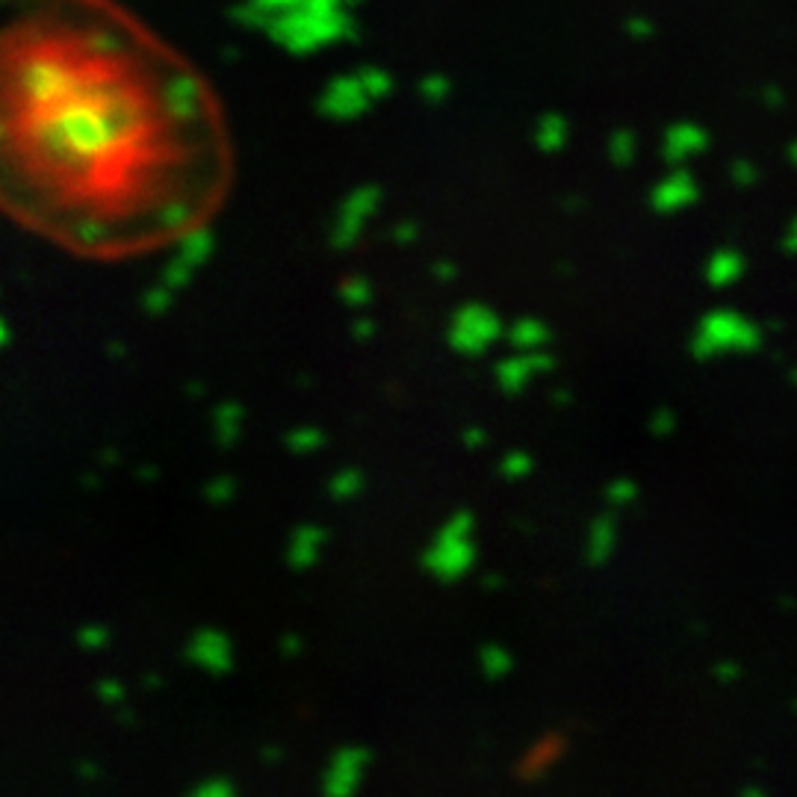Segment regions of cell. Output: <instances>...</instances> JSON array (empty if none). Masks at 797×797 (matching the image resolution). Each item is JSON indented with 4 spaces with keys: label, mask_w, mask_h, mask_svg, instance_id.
Instances as JSON below:
<instances>
[{
    "label": "cell",
    "mask_w": 797,
    "mask_h": 797,
    "mask_svg": "<svg viewBox=\"0 0 797 797\" xmlns=\"http://www.w3.org/2000/svg\"><path fill=\"white\" fill-rule=\"evenodd\" d=\"M472 515L470 511H455L438 531L431 549L422 556V567L435 574L440 582H455L458 576L470 570L476 549L470 544Z\"/></svg>",
    "instance_id": "cell-1"
},
{
    "label": "cell",
    "mask_w": 797,
    "mask_h": 797,
    "mask_svg": "<svg viewBox=\"0 0 797 797\" xmlns=\"http://www.w3.org/2000/svg\"><path fill=\"white\" fill-rule=\"evenodd\" d=\"M499 335H502V326H499L497 313L479 301L461 305L449 322V346L461 355H481Z\"/></svg>",
    "instance_id": "cell-2"
},
{
    "label": "cell",
    "mask_w": 797,
    "mask_h": 797,
    "mask_svg": "<svg viewBox=\"0 0 797 797\" xmlns=\"http://www.w3.org/2000/svg\"><path fill=\"white\" fill-rule=\"evenodd\" d=\"M376 205H378L376 187L355 189L352 196L343 201L335 228H331V249H337V251L352 249L355 240L360 237V228H363V222H367L369 216H372Z\"/></svg>",
    "instance_id": "cell-3"
},
{
    "label": "cell",
    "mask_w": 797,
    "mask_h": 797,
    "mask_svg": "<svg viewBox=\"0 0 797 797\" xmlns=\"http://www.w3.org/2000/svg\"><path fill=\"white\" fill-rule=\"evenodd\" d=\"M369 754L363 747H340L331 763H328L326 774H322V791L328 797H346L358 789L360 771L367 765Z\"/></svg>",
    "instance_id": "cell-4"
},
{
    "label": "cell",
    "mask_w": 797,
    "mask_h": 797,
    "mask_svg": "<svg viewBox=\"0 0 797 797\" xmlns=\"http://www.w3.org/2000/svg\"><path fill=\"white\" fill-rule=\"evenodd\" d=\"M187 661L213 677H222L231 670V644L219 629H198L187 644Z\"/></svg>",
    "instance_id": "cell-5"
},
{
    "label": "cell",
    "mask_w": 797,
    "mask_h": 797,
    "mask_svg": "<svg viewBox=\"0 0 797 797\" xmlns=\"http://www.w3.org/2000/svg\"><path fill=\"white\" fill-rule=\"evenodd\" d=\"M322 540H326V531L319 529V526H299V529L292 531L290 547H287V565H290L292 570H308V567L317 561Z\"/></svg>",
    "instance_id": "cell-6"
},
{
    "label": "cell",
    "mask_w": 797,
    "mask_h": 797,
    "mask_svg": "<svg viewBox=\"0 0 797 797\" xmlns=\"http://www.w3.org/2000/svg\"><path fill=\"white\" fill-rule=\"evenodd\" d=\"M367 103V89L358 87V83H337L331 92H328L322 110L326 116H335V119H352L363 110Z\"/></svg>",
    "instance_id": "cell-7"
},
{
    "label": "cell",
    "mask_w": 797,
    "mask_h": 797,
    "mask_svg": "<svg viewBox=\"0 0 797 797\" xmlns=\"http://www.w3.org/2000/svg\"><path fill=\"white\" fill-rule=\"evenodd\" d=\"M494 376H497V385L502 387V393L517 396L535 372H531L526 352H520V355H508V358L499 360L497 369H494Z\"/></svg>",
    "instance_id": "cell-8"
},
{
    "label": "cell",
    "mask_w": 797,
    "mask_h": 797,
    "mask_svg": "<svg viewBox=\"0 0 797 797\" xmlns=\"http://www.w3.org/2000/svg\"><path fill=\"white\" fill-rule=\"evenodd\" d=\"M611 547H615V517L600 515L588 531V547H585L588 565H602L609 558Z\"/></svg>",
    "instance_id": "cell-9"
},
{
    "label": "cell",
    "mask_w": 797,
    "mask_h": 797,
    "mask_svg": "<svg viewBox=\"0 0 797 797\" xmlns=\"http://www.w3.org/2000/svg\"><path fill=\"white\" fill-rule=\"evenodd\" d=\"M213 435L216 444L222 449H231L240 438V405L237 402H219L213 411Z\"/></svg>",
    "instance_id": "cell-10"
},
{
    "label": "cell",
    "mask_w": 797,
    "mask_h": 797,
    "mask_svg": "<svg viewBox=\"0 0 797 797\" xmlns=\"http://www.w3.org/2000/svg\"><path fill=\"white\" fill-rule=\"evenodd\" d=\"M508 340H511L515 349L529 352V349H540V346L547 343L549 328L544 326V322H538V319H517L515 326L508 328Z\"/></svg>",
    "instance_id": "cell-11"
},
{
    "label": "cell",
    "mask_w": 797,
    "mask_h": 797,
    "mask_svg": "<svg viewBox=\"0 0 797 797\" xmlns=\"http://www.w3.org/2000/svg\"><path fill=\"white\" fill-rule=\"evenodd\" d=\"M207 255H210V233H207V228H189V231H183L178 246V258L187 260L189 266H198L205 263Z\"/></svg>",
    "instance_id": "cell-12"
},
{
    "label": "cell",
    "mask_w": 797,
    "mask_h": 797,
    "mask_svg": "<svg viewBox=\"0 0 797 797\" xmlns=\"http://www.w3.org/2000/svg\"><path fill=\"white\" fill-rule=\"evenodd\" d=\"M479 661H481V670H485V677L488 679H502L508 670H511V656H508L502 647H497V644L481 647Z\"/></svg>",
    "instance_id": "cell-13"
},
{
    "label": "cell",
    "mask_w": 797,
    "mask_h": 797,
    "mask_svg": "<svg viewBox=\"0 0 797 797\" xmlns=\"http://www.w3.org/2000/svg\"><path fill=\"white\" fill-rule=\"evenodd\" d=\"M71 240L83 249H98L107 242V228L98 219H80V222L71 225Z\"/></svg>",
    "instance_id": "cell-14"
},
{
    "label": "cell",
    "mask_w": 797,
    "mask_h": 797,
    "mask_svg": "<svg viewBox=\"0 0 797 797\" xmlns=\"http://www.w3.org/2000/svg\"><path fill=\"white\" fill-rule=\"evenodd\" d=\"M326 444V438H322V431L313 429V426H299V429H292L287 438H283V446L290 449V452H313V449H319V446Z\"/></svg>",
    "instance_id": "cell-15"
},
{
    "label": "cell",
    "mask_w": 797,
    "mask_h": 797,
    "mask_svg": "<svg viewBox=\"0 0 797 797\" xmlns=\"http://www.w3.org/2000/svg\"><path fill=\"white\" fill-rule=\"evenodd\" d=\"M358 490H360V472L352 470V467H346V470H340L335 479L328 481V497L331 499H352Z\"/></svg>",
    "instance_id": "cell-16"
},
{
    "label": "cell",
    "mask_w": 797,
    "mask_h": 797,
    "mask_svg": "<svg viewBox=\"0 0 797 797\" xmlns=\"http://www.w3.org/2000/svg\"><path fill=\"white\" fill-rule=\"evenodd\" d=\"M340 299H343V305H349V308H363V305L369 301L367 278H360V275H349V278L340 283Z\"/></svg>",
    "instance_id": "cell-17"
},
{
    "label": "cell",
    "mask_w": 797,
    "mask_h": 797,
    "mask_svg": "<svg viewBox=\"0 0 797 797\" xmlns=\"http://www.w3.org/2000/svg\"><path fill=\"white\" fill-rule=\"evenodd\" d=\"M192 269H196V266H189L187 260L175 255V258L163 266V272H160V281H163L166 287H169V290L187 287L189 278H192Z\"/></svg>",
    "instance_id": "cell-18"
},
{
    "label": "cell",
    "mask_w": 797,
    "mask_h": 797,
    "mask_svg": "<svg viewBox=\"0 0 797 797\" xmlns=\"http://www.w3.org/2000/svg\"><path fill=\"white\" fill-rule=\"evenodd\" d=\"M169 305H172V290H169L163 281L155 283L151 290L142 292V310H146V313H151V317H160V313H166V310H169Z\"/></svg>",
    "instance_id": "cell-19"
},
{
    "label": "cell",
    "mask_w": 797,
    "mask_h": 797,
    "mask_svg": "<svg viewBox=\"0 0 797 797\" xmlns=\"http://www.w3.org/2000/svg\"><path fill=\"white\" fill-rule=\"evenodd\" d=\"M157 222L163 225L166 231L183 228V225L189 222V205L187 201H166V205L157 210Z\"/></svg>",
    "instance_id": "cell-20"
},
{
    "label": "cell",
    "mask_w": 797,
    "mask_h": 797,
    "mask_svg": "<svg viewBox=\"0 0 797 797\" xmlns=\"http://www.w3.org/2000/svg\"><path fill=\"white\" fill-rule=\"evenodd\" d=\"M561 137H565V124L556 119V116H549V119L540 121L538 128V146L547 148V151H556L561 146Z\"/></svg>",
    "instance_id": "cell-21"
},
{
    "label": "cell",
    "mask_w": 797,
    "mask_h": 797,
    "mask_svg": "<svg viewBox=\"0 0 797 797\" xmlns=\"http://www.w3.org/2000/svg\"><path fill=\"white\" fill-rule=\"evenodd\" d=\"M531 470V458L526 452H508L506 458H502V464H499V472L506 476V479H524V476H529Z\"/></svg>",
    "instance_id": "cell-22"
},
{
    "label": "cell",
    "mask_w": 797,
    "mask_h": 797,
    "mask_svg": "<svg viewBox=\"0 0 797 797\" xmlns=\"http://www.w3.org/2000/svg\"><path fill=\"white\" fill-rule=\"evenodd\" d=\"M192 797H231L233 795V786L225 777H205L201 783H196L192 789H189Z\"/></svg>",
    "instance_id": "cell-23"
},
{
    "label": "cell",
    "mask_w": 797,
    "mask_h": 797,
    "mask_svg": "<svg viewBox=\"0 0 797 797\" xmlns=\"http://www.w3.org/2000/svg\"><path fill=\"white\" fill-rule=\"evenodd\" d=\"M237 494V485H233L231 476H216L213 481H207L205 485V499L207 502H228V499Z\"/></svg>",
    "instance_id": "cell-24"
},
{
    "label": "cell",
    "mask_w": 797,
    "mask_h": 797,
    "mask_svg": "<svg viewBox=\"0 0 797 797\" xmlns=\"http://www.w3.org/2000/svg\"><path fill=\"white\" fill-rule=\"evenodd\" d=\"M78 644L83 650H101L103 644H107V629L98 624H87L78 629Z\"/></svg>",
    "instance_id": "cell-25"
},
{
    "label": "cell",
    "mask_w": 797,
    "mask_h": 797,
    "mask_svg": "<svg viewBox=\"0 0 797 797\" xmlns=\"http://www.w3.org/2000/svg\"><path fill=\"white\" fill-rule=\"evenodd\" d=\"M94 691L101 697V704L107 706H121V697H124V688H121L119 679H101Z\"/></svg>",
    "instance_id": "cell-26"
},
{
    "label": "cell",
    "mask_w": 797,
    "mask_h": 797,
    "mask_svg": "<svg viewBox=\"0 0 797 797\" xmlns=\"http://www.w3.org/2000/svg\"><path fill=\"white\" fill-rule=\"evenodd\" d=\"M635 494H638V488H635V481H629V479H618L609 485V499L615 502V506H624V502H629Z\"/></svg>",
    "instance_id": "cell-27"
},
{
    "label": "cell",
    "mask_w": 797,
    "mask_h": 797,
    "mask_svg": "<svg viewBox=\"0 0 797 797\" xmlns=\"http://www.w3.org/2000/svg\"><path fill=\"white\" fill-rule=\"evenodd\" d=\"M526 358H529V367L535 376H538V372H549V369L556 367L552 355H547L544 349H529V352H526Z\"/></svg>",
    "instance_id": "cell-28"
},
{
    "label": "cell",
    "mask_w": 797,
    "mask_h": 797,
    "mask_svg": "<svg viewBox=\"0 0 797 797\" xmlns=\"http://www.w3.org/2000/svg\"><path fill=\"white\" fill-rule=\"evenodd\" d=\"M278 650H281L283 659H292V656H299V650H301L299 635L283 632V635H281V641H278Z\"/></svg>",
    "instance_id": "cell-29"
},
{
    "label": "cell",
    "mask_w": 797,
    "mask_h": 797,
    "mask_svg": "<svg viewBox=\"0 0 797 797\" xmlns=\"http://www.w3.org/2000/svg\"><path fill=\"white\" fill-rule=\"evenodd\" d=\"M372 335H376V326H372L369 319H355V322H352V337H355V340H369Z\"/></svg>",
    "instance_id": "cell-30"
},
{
    "label": "cell",
    "mask_w": 797,
    "mask_h": 797,
    "mask_svg": "<svg viewBox=\"0 0 797 797\" xmlns=\"http://www.w3.org/2000/svg\"><path fill=\"white\" fill-rule=\"evenodd\" d=\"M414 237H417V225L402 222V225H396V228H393V240L396 242H411Z\"/></svg>",
    "instance_id": "cell-31"
},
{
    "label": "cell",
    "mask_w": 797,
    "mask_h": 797,
    "mask_svg": "<svg viewBox=\"0 0 797 797\" xmlns=\"http://www.w3.org/2000/svg\"><path fill=\"white\" fill-rule=\"evenodd\" d=\"M485 440H488V438H485V431H481V429H467V431H464V446H467V449H479V446H485Z\"/></svg>",
    "instance_id": "cell-32"
},
{
    "label": "cell",
    "mask_w": 797,
    "mask_h": 797,
    "mask_svg": "<svg viewBox=\"0 0 797 797\" xmlns=\"http://www.w3.org/2000/svg\"><path fill=\"white\" fill-rule=\"evenodd\" d=\"M431 275H435V278H438L440 283L452 281V278H455V266H452V263H446V260H440V263H435V269H431Z\"/></svg>",
    "instance_id": "cell-33"
},
{
    "label": "cell",
    "mask_w": 797,
    "mask_h": 797,
    "mask_svg": "<svg viewBox=\"0 0 797 797\" xmlns=\"http://www.w3.org/2000/svg\"><path fill=\"white\" fill-rule=\"evenodd\" d=\"M78 777H80V780H98V765L80 763L78 765Z\"/></svg>",
    "instance_id": "cell-34"
},
{
    "label": "cell",
    "mask_w": 797,
    "mask_h": 797,
    "mask_svg": "<svg viewBox=\"0 0 797 797\" xmlns=\"http://www.w3.org/2000/svg\"><path fill=\"white\" fill-rule=\"evenodd\" d=\"M281 756H283V750H281V747H275V745H269V747H263V750H260V759H263V763H278Z\"/></svg>",
    "instance_id": "cell-35"
},
{
    "label": "cell",
    "mask_w": 797,
    "mask_h": 797,
    "mask_svg": "<svg viewBox=\"0 0 797 797\" xmlns=\"http://www.w3.org/2000/svg\"><path fill=\"white\" fill-rule=\"evenodd\" d=\"M481 588H485V591H497V588H502V579L494 574H488L485 579H481Z\"/></svg>",
    "instance_id": "cell-36"
},
{
    "label": "cell",
    "mask_w": 797,
    "mask_h": 797,
    "mask_svg": "<svg viewBox=\"0 0 797 797\" xmlns=\"http://www.w3.org/2000/svg\"><path fill=\"white\" fill-rule=\"evenodd\" d=\"M652 429H656V431H668V429H670V417H668V414H656V422H652Z\"/></svg>",
    "instance_id": "cell-37"
},
{
    "label": "cell",
    "mask_w": 797,
    "mask_h": 797,
    "mask_svg": "<svg viewBox=\"0 0 797 797\" xmlns=\"http://www.w3.org/2000/svg\"><path fill=\"white\" fill-rule=\"evenodd\" d=\"M107 355H110V358H121V355H124V346L112 340V343H107Z\"/></svg>",
    "instance_id": "cell-38"
},
{
    "label": "cell",
    "mask_w": 797,
    "mask_h": 797,
    "mask_svg": "<svg viewBox=\"0 0 797 797\" xmlns=\"http://www.w3.org/2000/svg\"><path fill=\"white\" fill-rule=\"evenodd\" d=\"M116 461H119V455L112 452V449H103V452H101V464H103V467H110V464H116Z\"/></svg>",
    "instance_id": "cell-39"
},
{
    "label": "cell",
    "mask_w": 797,
    "mask_h": 797,
    "mask_svg": "<svg viewBox=\"0 0 797 797\" xmlns=\"http://www.w3.org/2000/svg\"><path fill=\"white\" fill-rule=\"evenodd\" d=\"M116 720H119L121 727H130V724H133V718H130V711H124L121 706H119V711H116Z\"/></svg>",
    "instance_id": "cell-40"
},
{
    "label": "cell",
    "mask_w": 797,
    "mask_h": 797,
    "mask_svg": "<svg viewBox=\"0 0 797 797\" xmlns=\"http://www.w3.org/2000/svg\"><path fill=\"white\" fill-rule=\"evenodd\" d=\"M552 402L567 405V402H570V393H567V390H556V393H552Z\"/></svg>",
    "instance_id": "cell-41"
},
{
    "label": "cell",
    "mask_w": 797,
    "mask_h": 797,
    "mask_svg": "<svg viewBox=\"0 0 797 797\" xmlns=\"http://www.w3.org/2000/svg\"><path fill=\"white\" fill-rule=\"evenodd\" d=\"M137 476H139V479H155L157 470H155V467H139Z\"/></svg>",
    "instance_id": "cell-42"
},
{
    "label": "cell",
    "mask_w": 797,
    "mask_h": 797,
    "mask_svg": "<svg viewBox=\"0 0 797 797\" xmlns=\"http://www.w3.org/2000/svg\"><path fill=\"white\" fill-rule=\"evenodd\" d=\"M142 686H146V688H160V677H157V674H148V677L142 679Z\"/></svg>",
    "instance_id": "cell-43"
},
{
    "label": "cell",
    "mask_w": 797,
    "mask_h": 797,
    "mask_svg": "<svg viewBox=\"0 0 797 797\" xmlns=\"http://www.w3.org/2000/svg\"><path fill=\"white\" fill-rule=\"evenodd\" d=\"M0 343H9V322H0Z\"/></svg>",
    "instance_id": "cell-44"
},
{
    "label": "cell",
    "mask_w": 797,
    "mask_h": 797,
    "mask_svg": "<svg viewBox=\"0 0 797 797\" xmlns=\"http://www.w3.org/2000/svg\"><path fill=\"white\" fill-rule=\"evenodd\" d=\"M187 396H189V399H198V396H201V387L187 385Z\"/></svg>",
    "instance_id": "cell-45"
}]
</instances>
